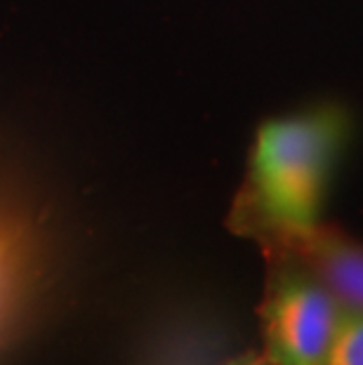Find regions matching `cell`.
<instances>
[{
    "instance_id": "cell-6",
    "label": "cell",
    "mask_w": 363,
    "mask_h": 365,
    "mask_svg": "<svg viewBox=\"0 0 363 365\" xmlns=\"http://www.w3.org/2000/svg\"><path fill=\"white\" fill-rule=\"evenodd\" d=\"M163 365H203V363L196 361V359H191V356H184V359L170 361V363H163Z\"/></svg>"
},
{
    "instance_id": "cell-4",
    "label": "cell",
    "mask_w": 363,
    "mask_h": 365,
    "mask_svg": "<svg viewBox=\"0 0 363 365\" xmlns=\"http://www.w3.org/2000/svg\"><path fill=\"white\" fill-rule=\"evenodd\" d=\"M326 365H363V314H344Z\"/></svg>"
},
{
    "instance_id": "cell-2",
    "label": "cell",
    "mask_w": 363,
    "mask_h": 365,
    "mask_svg": "<svg viewBox=\"0 0 363 365\" xmlns=\"http://www.w3.org/2000/svg\"><path fill=\"white\" fill-rule=\"evenodd\" d=\"M260 316L269 363L326 365L344 309L314 276L288 269L269 285Z\"/></svg>"
},
{
    "instance_id": "cell-5",
    "label": "cell",
    "mask_w": 363,
    "mask_h": 365,
    "mask_svg": "<svg viewBox=\"0 0 363 365\" xmlns=\"http://www.w3.org/2000/svg\"><path fill=\"white\" fill-rule=\"evenodd\" d=\"M222 365H274L265 359V354H255V351H248V354H238V356H231L227 359Z\"/></svg>"
},
{
    "instance_id": "cell-3",
    "label": "cell",
    "mask_w": 363,
    "mask_h": 365,
    "mask_svg": "<svg viewBox=\"0 0 363 365\" xmlns=\"http://www.w3.org/2000/svg\"><path fill=\"white\" fill-rule=\"evenodd\" d=\"M274 252L285 255L337 299L344 314H363V245L328 227L252 231Z\"/></svg>"
},
{
    "instance_id": "cell-1",
    "label": "cell",
    "mask_w": 363,
    "mask_h": 365,
    "mask_svg": "<svg viewBox=\"0 0 363 365\" xmlns=\"http://www.w3.org/2000/svg\"><path fill=\"white\" fill-rule=\"evenodd\" d=\"M339 135L342 120L330 111L262 125L248 191V224L252 231L316 224Z\"/></svg>"
}]
</instances>
